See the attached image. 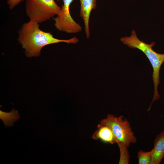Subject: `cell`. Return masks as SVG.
I'll list each match as a JSON object with an SVG mask.
<instances>
[{"label": "cell", "instance_id": "obj_1", "mask_svg": "<svg viewBox=\"0 0 164 164\" xmlns=\"http://www.w3.org/2000/svg\"><path fill=\"white\" fill-rule=\"evenodd\" d=\"M18 34V42L28 57L39 56L42 49L49 44L60 42L76 44L78 42L75 37L67 39L55 38L50 32L41 30L38 23L30 20L22 25Z\"/></svg>", "mask_w": 164, "mask_h": 164}, {"label": "cell", "instance_id": "obj_2", "mask_svg": "<svg viewBox=\"0 0 164 164\" xmlns=\"http://www.w3.org/2000/svg\"><path fill=\"white\" fill-rule=\"evenodd\" d=\"M121 42L131 48L137 49L142 52L146 56L149 61L153 68L152 75L154 92L153 98L151 105L154 101L160 98L158 93V87L160 83L159 73L161 67L164 62V54L156 52L152 47L155 44V43L152 42L147 44L140 40L138 37L135 30L131 32L129 36H125L120 38Z\"/></svg>", "mask_w": 164, "mask_h": 164}, {"label": "cell", "instance_id": "obj_3", "mask_svg": "<svg viewBox=\"0 0 164 164\" xmlns=\"http://www.w3.org/2000/svg\"><path fill=\"white\" fill-rule=\"evenodd\" d=\"M26 14L29 20L41 23L56 15L61 7L54 0H26Z\"/></svg>", "mask_w": 164, "mask_h": 164}, {"label": "cell", "instance_id": "obj_4", "mask_svg": "<svg viewBox=\"0 0 164 164\" xmlns=\"http://www.w3.org/2000/svg\"><path fill=\"white\" fill-rule=\"evenodd\" d=\"M100 123L108 127L112 131L117 143L122 142L128 147L131 143H135L136 138L132 130L129 122L123 115L115 116L108 114Z\"/></svg>", "mask_w": 164, "mask_h": 164}, {"label": "cell", "instance_id": "obj_5", "mask_svg": "<svg viewBox=\"0 0 164 164\" xmlns=\"http://www.w3.org/2000/svg\"><path fill=\"white\" fill-rule=\"evenodd\" d=\"M73 1L63 0L61 9L54 19V26L60 31L75 33L81 31V26L73 20L70 13V5Z\"/></svg>", "mask_w": 164, "mask_h": 164}, {"label": "cell", "instance_id": "obj_6", "mask_svg": "<svg viewBox=\"0 0 164 164\" xmlns=\"http://www.w3.org/2000/svg\"><path fill=\"white\" fill-rule=\"evenodd\" d=\"M80 16L84 23L85 31L87 38L90 36L89 21L91 11L96 6L97 0H80Z\"/></svg>", "mask_w": 164, "mask_h": 164}, {"label": "cell", "instance_id": "obj_7", "mask_svg": "<svg viewBox=\"0 0 164 164\" xmlns=\"http://www.w3.org/2000/svg\"><path fill=\"white\" fill-rule=\"evenodd\" d=\"M152 149L151 164H159L164 158V131L156 136Z\"/></svg>", "mask_w": 164, "mask_h": 164}, {"label": "cell", "instance_id": "obj_8", "mask_svg": "<svg viewBox=\"0 0 164 164\" xmlns=\"http://www.w3.org/2000/svg\"><path fill=\"white\" fill-rule=\"evenodd\" d=\"M94 140H100L102 142L111 144L117 143L114 135L108 126L101 124L97 125V129L92 135Z\"/></svg>", "mask_w": 164, "mask_h": 164}, {"label": "cell", "instance_id": "obj_9", "mask_svg": "<svg viewBox=\"0 0 164 164\" xmlns=\"http://www.w3.org/2000/svg\"><path fill=\"white\" fill-rule=\"evenodd\" d=\"M20 117L18 111L13 108L9 112L0 110V118L3 121L4 125L6 128L12 127L14 123L18 120Z\"/></svg>", "mask_w": 164, "mask_h": 164}, {"label": "cell", "instance_id": "obj_10", "mask_svg": "<svg viewBox=\"0 0 164 164\" xmlns=\"http://www.w3.org/2000/svg\"><path fill=\"white\" fill-rule=\"evenodd\" d=\"M117 144L119 148L120 152V157L119 164H128L130 156L127 149L128 147L125 144L122 142H118Z\"/></svg>", "mask_w": 164, "mask_h": 164}, {"label": "cell", "instance_id": "obj_11", "mask_svg": "<svg viewBox=\"0 0 164 164\" xmlns=\"http://www.w3.org/2000/svg\"><path fill=\"white\" fill-rule=\"evenodd\" d=\"M153 149L148 152L140 150L138 152V157L139 164H151Z\"/></svg>", "mask_w": 164, "mask_h": 164}, {"label": "cell", "instance_id": "obj_12", "mask_svg": "<svg viewBox=\"0 0 164 164\" xmlns=\"http://www.w3.org/2000/svg\"><path fill=\"white\" fill-rule=\"evenodd\" d=\"M23 0H8L7 3L11 9H13Z\"/></svg>", "mask_w": 164, "mask_h": 164}, {"label": "cell", "instance_id": "obj_13", "mask_svg": "<svg viewBox=\"0 0 164 164\" xmlns=\"http://www.w3.org/2000/svg\"><path fill=\"white\" fill-rule=\"evenodd\" d=\"M56 0L58 1H60V0Z\"/></svg>", "mask_w": 164, "mask_h": 164}]
</instances>
